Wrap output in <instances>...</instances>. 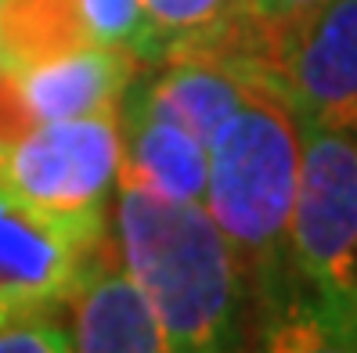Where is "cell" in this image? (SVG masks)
I'll list each match as a JSON object with an SVG mask.
<instances>
[{"mask_svg":"<svg viewBox=\"0 0 357 353\" xmlns=\"http://www.w3.org/2000/svg\"><path fill=\"white\" fill-rule=\"evenodd\" d=\"M94 44L76 0H0V61L22 69L40 58Z\"/></svg>","mask_w":357,"mask_h":353,"instance_id":"7c38bea8","label":"cell"},{"mask_svg":"<svg viewBox=\"0 0 357 353\" xmlns=\"http://www.w3.org/2000/svg\"><path fill=\"white\" fill-rule=\"evenodd\" d=\"M73 350L69 321L54 314H18L0 321V353H66Z\"/></svg>","mask_w":357,"mask_h":353,"instance_id":"5bb4252c","label":"cell"},{"mask_svg":"<svg viewBox=\"0 0 357 353\" xmlns=\"http://www.w3.org/2000/svg\"><path fill=\"white\" fill-rule=\"evenodd\" d=\"M119 263L149 296L166 346L213 353L245 346L249 285L235 249L202 202L116 184Z\"/></svg>","mask_w":357,"mask_h":353,"instance_id":"6da1fadb","label":"cell"},{"mask_svg":"<svg viewBox=\"0 0 357 353\" xmlns=\"http://www.w3.org/2000/svg\"><path fill=\"white\" fill-rule=\"evenodd\" d=\"M119 159V109L33 123L0 148V188L79 231L105 235Z\"/></svg>","mask_w":357,"mask_h":353,"instance_id":"277c9868","label":"cell"},{"mask_svg":"<svg viewBox=\"0 0 357 353\" xmlns=\"http://www.w3.org/2000/svg\"><path fill=\"white\" fill-rule=\"evenodd\" d=\"M257 336L271 350H357V134L300 123L285 288Z\"/></svg>","mask_w":357,"mask_h":353,"instance_id":"7a4b0ae2","label":"cell"},{"mask_svg":"<svg viewBox=\"0 0 357 353\" xmlns=\"http://www.w3.org/2000/svg\"><path fill=\"white\" fill-rule=\"evenodd\" d=\"M101 242L0 188V321L61 310Z\"/></svg>","mask_w":357,"mask_h":353,"instance_id":"8992f818","label":"cell"},{"mask_svg":"<svg viewBox=\"0 0 357 353\" xmlns=\"http://www.w3.org/2000/svg\"><path fill=\"white\" fill-rule=\"evenodd\" d=\"M73 350L87 353H166V336L149 296L137 281L112 263L109 249H101L83 267V274L66 299Z\"/></svg>","mask_w":357,"mask_h":353,"instance_id":"ba28073f","label":"cell"},{"mask_svg":"<svg viewBox=\"0 0 357 353\" xmlns=\"http://www.w3.org/2000/svg\"><path fill=\"white\" fill-rule=\"evenodd\" d=\"M141 8L152 26V65L177 54H206L257 79L260 40L249 0H141Z\"/></svg>","mask_w":357,"mask_h":353,"instance_id":"30bf717a","label":"cell"},{"mask_svg":"<svg viewBox=\"0 0 357 353\" xmlns=\"http://www.w3.org/2000/svg\"><path fill=\"white\" fill-rule=\"evenodd\" d=\"M137 76V58L123 47L79 44L33 65L18 69L26 109L33 123L76 119L94 112H116L123 91Z\"/></svg>","mask_w":357,"mask_h":353,"instance_id":"9c48e42d","label":"cell"},{"mask_svg":"<svg viewBox=\"0 0 357 353\" xmlns=\"http://www.w3.org/2000/svg\"><path fill=\"white\" fill-rule=\"evenodd\" d=\"M76 11L94 44L130 51L137 65L155 58L152 26L144 18L141 0H76Z\"/></svg>","mask_w":357,"mask_h":353,"instance_id":"4fadbf2b","label":"cell"},{"mask_svg":"<svg viewBox=\"0 0 357 353\" xmlns=\"http://www.w3.org/2000/svg\"><path fill=\"white\" fill-rule=\"evenodd\" d=\"M318 4L321 0H249V18H253L260 51H264V40L282 33L285 26H292L296 18H303L310 8H318ZM257 65H260V58H257Z\"/></svg>","mask_w":357,"mask_h":353,"instance_id":"9a60e30c","label":"cell"},{"mask_svg":"<svg viewBox=\"0 0 357 353\" xmlns=\"http://www.w3.org/2000/svg\"><path fill=\"white\" fill-rule=\"evenodd\" d=\"M257 79L296 123L357 134V0H321L264 40Z\"/></svg>","mask_w":357,"mask_h":353,"instance_id":"5b68a950","label":"cell"},{"mask_svg":"<svg viewBox=\"0 0 357 353\" xmlns=\"http://www.w3.org/2000/svg\"><path fill=\"white\" fill-rule=\"evenodd\" d=\"M300 184V123L257 79L238 112L209 141L202 205L235 249L249 285V324L257 331L278 310L285 288L289 217Z\"/></svg>","mask_w":357,"mask_h":353,"instance_id":"3957f363","label":"cell"},{"mask_svg":"<svg viewBox=\"0 0 357 353\" xmlns=\"http://www.w3.org/2000/svg\"><path fill=\"white\" fill-rule=\"evenodd\" d=\"M149 94L170 112L177 123H184L206 148L217 137V130L238 112L245 101L253 76L235 69L231 61L206 58V54H177L159 61V72L141 76Z\"/></svg>","mask_w":357,"mask_h":353,"instance_id":"8fae6325","label":"cell"},{"mask_svg":"<svg viewBox=\"0 0 357 353\" xmlns=\"http://www.w3.org/2000/svg\"><path fill=\"white\" fill-rule=\"evenodd\" d=\"M119 180L174 202H202L209 180V148L149 94L134 76L119 101Z\"/></svg>","mask_w":357,"mask_h":353,"instance_id":"52a82bcc","label":"cell"}]
</instances>
